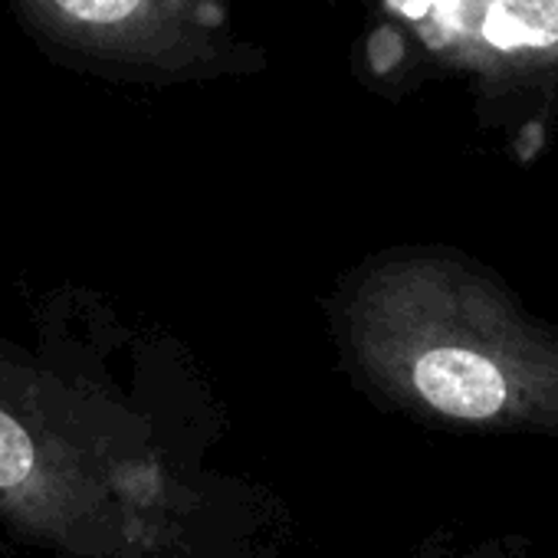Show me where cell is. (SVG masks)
<instances>
[{
  "instance_id": "1",
  "label": "cell",
  "mask_w": 558,
  "mask_h": 558,
  "mask_svg": "<svg viewBox=\"0 0 558 558\" xmlns=\"http://www.w3.org/2000/svg\"><path fill=\"white\" fill-rule=\"evenodd\" d=\"M187 502L142 444L50 411L0 381V515L73 558H151Z\"/></svg>"
},
{
  "instance_id": "2",
  "label": "cell",
  "mask_w": 558,
  "mask_h": 558,
  "mask_svg": "<svg viewBox=\"0 0 558 558\" xmlns=\"http://www.w3.org/2000/svg\"><path fill=\"white\" fill-rule=\"evenodd\" d=\"M411 391L437 414L453 421H496L512 408L506 372L466 345H430L408 365Z\"/></svg>"
},
{
  "instance_id": "3",
  "label": "cell",
  "mask_w": 558,
  "mask_h": 558,
  "mask_svg": "<svg viewBox=\"0 0 558 558\" xmlns=\"http://www.w3.org/2000/svg\"><path fill=\"white\" fill-rule=\"evenodd\" d=\"M483 34L499 50L558 44V0H496Z\"/></svg>"
},
{
  "instance_id": "4",
  "label": "cell",
  "mask_w": 558,
  "mask_h": 558,
  "mask_svg": "<svg viewBox=\"0 0 558 558\" xmlns=\"http://www.w3.org/2000/svg\"><path fill=\"white\" fill-rule=\"evenodd\" d=\"M50 4L70 24H80L89 31H119L138 17L145 0H50Z\"/></svg>"
}]
</instances>
